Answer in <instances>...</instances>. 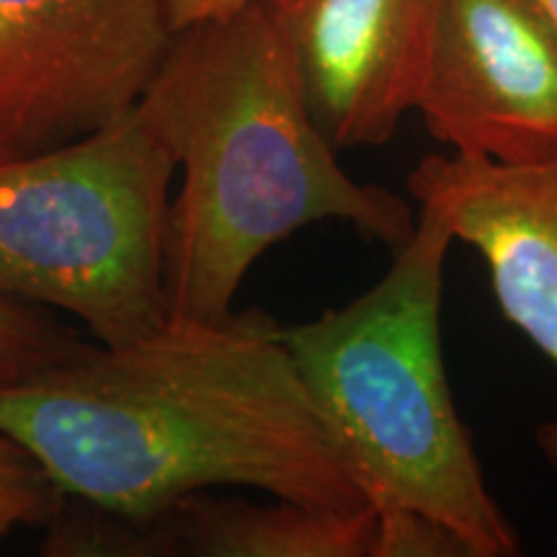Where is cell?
<instances>
[{
  "mask_svg": "<svg viewBox=\"0 0 557 557\" xmlns=\"http://www.w3.org/2000/svg\"><path fill=\"white\" fill-rule=\"evenodd\" d=\"M0 431L67 500L148 519L209 487H256L308 506L364 508V493L261 310L169 318L124 346L0 385Z\"/></svg>",
  "mask_w": 557,
  "mask_h": 557,
  "instance_id": "obj_1",
  "label": "cell"
},
{
  "mask_svg": "<svg viewBox=\"0 0 557 557\" xmlns=\"http://www.w3.org/2000/svg\"><path fill=\"white\" fill-rule=\"evenodd\" d=\"M137 107L184 171L165 230L173 318H227L248 269L312 222L393 250L413 235L406 199L341 169L261 0L173 34Z\"/></svg>",
  "mask_w": 557,
  "mask_h": 557,
  "instance_id": "obj_2",
  "label": "cell"
},
{
  "mask_svg": "<svg viewBox=\"0 0 557 557\" xmlns=\"http://www.w3.org/2000/svg\"><path fill=\"white\" fill-rule=\"evenodd\" d=\"M455 235L418 207L413 235L364 295L282 329L292 364L372 508L429 513L472 557L521 553L487 491L442 357L444 263Z\"/></svg>",
  "mask_w": 557,
  "mask_h": 557,
  "instance_id": "obj_3",
  "label": "cell"
},
{
  "mask_svg": "<svg viewBox=\"0 0 557 557\" xmlns=\"http://www.w3.org/2000/svg\"><path fill=\"white\" fill-rule=\"evenodd\" d=\"M176 160L132 107L86 137L0 158V295L124 346L171 318L165 230Z\"/></svg>",
  "mask_w": 557,
  "mask_h": 557,
  "instance_id": "obj_4",
  "label": "cell"
},
{
  "mask_svg": "<svg viewBox=\"0 0 557 557\" xmlns=\"http://www.w3.org/2000/svg\"><path fill=\"white\" fill-rule=\"evenodd\" d=\"M169 0H0V158L129 111L173 39Z\"/></svg>",
  "mask_w": 557,
  "mask_h": 557,
  "instance_id": "obj_5",
  "label": "cell"
},
{
  "mask_svg": "<svg viewBox=\"0 0 557 557\" xmlns=\"http://www.w3.org/2000/svg\"><path fill=\"white\" fill-rule=\"evenodd\" d=\"M457 156H557V21L542 0H438L418 107Z\"/></svg>",
  "mask_w": 557,
  "mask_h": 557,
  "instance_id": "obj_6",
  "label": "cell"
},
{
  "mask_svg": "<svg viewBox=\"0 0 557 557\" xmlns=\"http://www.w3.org/2000/svg\"><path fill=\"white\" fill-rule=\"evenodd\" d=\"M312 120L336 150L374 148L416 111L438 0H261Z\"/></svg>",
  "mask_w": 557,
  "mask_h": 557,
  "instance_id": "obj_7",
  "label": "cell"
},
{
  "mask_svg": "<svg viewBox=\"0 0 557 557\" xmlns=\"http://www.w3.org/2000/svg\"><path fill=\"white\" fill-rule=\"evenodd\" d=\"M408 191L483 256L504 318L557 367V156L519 165L429 156ZM537 444L557 468V421L542 423Z\"/></svg>",
  "mask_w": 557,
  "mask_h": 557,
  "instance_id": "obj_8",
  "label": "cell"
},
{
  "mask_svg": "<svg viewBox=\"0 0 557 557\" xmlns=\"http://www.w3.org/2000/svg\"><path fill=\"white\" fill-rule=\"evenodd\" d=\"M372 521V506L346 511L284 498L261 506L205 491L156 517H120L116 555L369 557Z\"/></svg>",
  "mask_w": 557,
  "mask_h": 557,
  "instance_id": "obj_9",
  "label": "cell"
},
{
  "mask_svg": "<svg viewBox=\"0 0 557 557\" xmlns=\"http://www.w3.org/2000/svg\"><path fill=\"white\" fill-rule=\"evenodd\" d=\"M81 346L83 341L50 315L0 295V385L32 377Z\"/></svg>",
  "mask_w": 557,
  "mask_h": 557,
  "instance_id": "obj_10",
  "label": "cell"
},
{
  "mask_svg": "<svg viewBox=\"0 0 557 557\" xmlns=\"http://www.w3.org/2000/svg\"><path fill=\"white\" fill-rule=\"evenodd\" d=\"M65 506L39 459L0 431V540L18 527H50Z\"/></svg>",
  "mask_w": 557,
  "mask_h": 557,
  "instance_id": "obj_11",
  "label": "cell"
},
{
  "mask_svg": "<svg viewBox=\"0 0 557 557\" xmlns=\"http://www.w3.org/2000/svg\"><path fill=\"white\" fill-rule=\"evenodd\" d=\"M369 557H472L455 529L416 508H372Z\"/></svg>",
  "mask_w": 557,
  "mask_h": 557,
  "instance_id": "obj_12",
  "label": "cell"
},
{
  "mask_svg": "<svg viewBox=\"0 0 557 557\" xmlns=\"http://www.w3.org/2000/svg\"><path fill=\"white\" fill-rule=\"evenodd\" d=\"M248 3L253 0H169V24L173 32H181L199 21L230 16V13L246 9Z\"/></svg>",
  "mask_w": 557,
  "mask_h": 557,
  "instance_id": "obj_13",
  "label": "cell"
},
{
  "mask_svg": "<svg viewBox=\"0 0 557 557\" xmlns=\"http://www.w3.org/2000/svg\"><path fill=\"white\" fill-rule=\"evenodd\" d=\"M542 3H545V5H547V11H549V13H553V16H555V21H557V0H542Z\"/></svg>",
  "mask_w": 557,
  "mask_h": 557,
  "instance_id": "obj_14",
  "label": "cell"
}]
</instances>
